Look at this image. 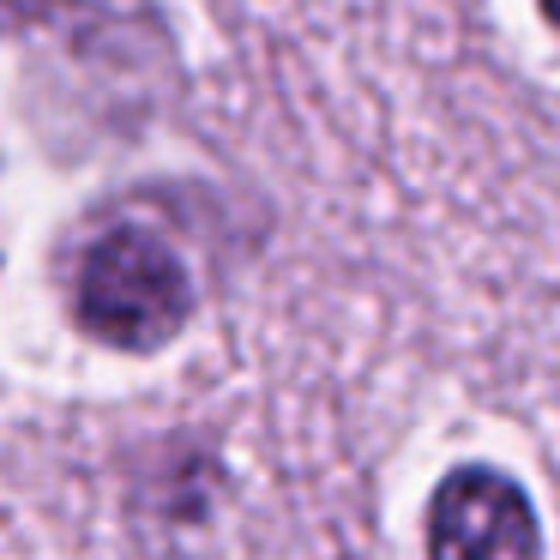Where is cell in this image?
Listing matches in <instances>:
<instances>
[{"instance_id":"obj_3","label":"cell","mask_w":560,"mask_h":560,"mask_svg":"<svg viewBox=\"0 0 560 560\" xmlns=\"http://www.w3.org/2000/svg\"><path fill=\"white\" fill-rule=\"evenodd\" d=\"M536 13H542V25L560 37V0H536Z\"/></svg>"},{"instance_id":"obj_1","label":"cell","mask_w":560,"mask_h":560,"mask_svg":"<svg viewBox=\"0 0 560 560\" xmlns=\"http://www.w3.org/2000/svg\"><path fill=\"white\" fill-rule=\"evenodd\" d=\"M194 314V278L182 254L145 223H115L85 247L73 278V319L85 338L121 355H158Z\"/></svg>"},{"instance_id":"obj_2","label":"cell","mask_w":560,"mask_h":560,"mask_svg":"<svg viewBox=\"0 0 560 560\" xmlns=\"http://www.w3.org/2000/svg\"><path fill=\"white\" fill-rule=\"evenodd\" d=\"M428 560H542L536 506L506 470L458 464L428 500Z\"/></svg>"}]
</instances>
